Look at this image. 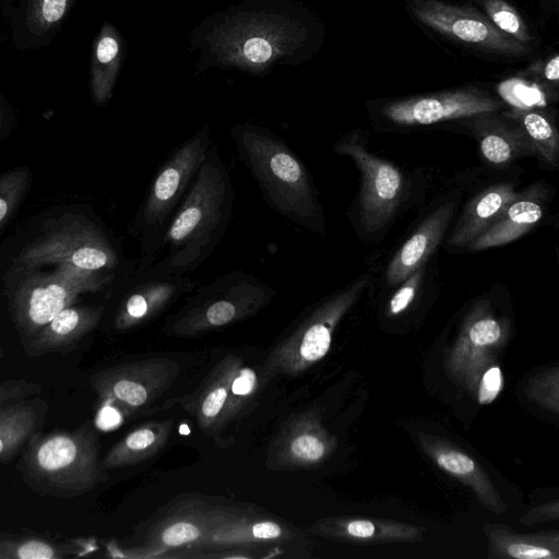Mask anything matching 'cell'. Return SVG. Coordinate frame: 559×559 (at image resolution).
<instances>
[{"instance_id": "cell-4", "label": "cell", "mask_w": 559, "mask_h": 559, "mask_svg": "<svg viewBox=\"0 0 559 559\" xmlns=\"http://www.w3.org/2000/svg\"><path fill=\"white\" fill-rule=\"evenodd\" d=\"M211 144L209 129H201L182 142L152 178L132 224V233L140 243L135 271L147 270L158 259L171 218L190 189Z\"/></svg>"}, {"instance_id": "cell-33", "label": "cell", "mask_w": 559, "mask_h": 559, "mask_svg": "<svg viewBox=\"0 0 559 559\" xmlns=\"http://www.w3.org/2000/svg\"><path fill=\"white\" fill-rule=\"evenodd\" d=\"M423 275L421 267L411 274L404 282L399 290L393 295L390 301V311L393 314L400 313L405 310L412 302L419 282Z\"/></svg>"}, {"instance_id": "cell-35", "label": "cell", "mask_w": 559, "mask_h": 559, "mask_svg": "<svg viewBox=\"0 0 559 559\" xmlns=\"http://www.w3.org/2000/svg\"><path fill=\"white\" fill-rule=\"evenodd\" d=\"M502 386V374L498 367H492L483 377L478 401L480 404L491 403Z\"/></svg>"}, {"instance_id": "cell-13", "label": "cell", "mask_w": 559, "mask_h": 559, "mask_svg": "<svg viewBox=\"0 0 559 559\" xmlns=\"http://www.w3.org/2000/svg\"><path fill=\"white\" fill-rule=\"evenodd\" d=\"M122 284L114 318V326L118 331H127L153 320L195 288V283L186 274L148 270L134 271Z\"/></svg>"}, {"instance_id": "cell-24", "label": "cell", "mask_w": 559, "mask_h": 559, "mask_svg": "<svg viewBox=\"0 0 559 559\" xmlns=\"http://www.w3.org/2000/svg\"><path fill=\"white\" fill-rule=\"evenodd\" d=\"M286 536L284 527L271 520H257L247 522L238 520L235 515H227L221 523L212 528L204 543L235 544L261 540H276Z\"/></svg>"}, {"instance_id": "cell-41", "label": "cell", "mask_w": 559, "mask_h": 559, "mask_svg": "<svg viewBox=\"0 0 559 559\" xmlns=\"http://www.w3.org/2000/svg\"><path fill=\"white\" fill-rule=\"evenodd\" d=\"M105 403H107V405L100 409L99 415H98L99 426L114 427L117 424H119L121 417H120L118 411L114 406H111L110 403H108V402H105Z\"/></svg>"}, {"instance_id": "cell-7", "label": "cell", "mask_w": 559, "mask_h": 559, "mask_svg": "<svg viewBox=\"0 0 559 559\" xmlns=\"http://www.w3.org/2000/svg\"><path fill=\"white\" fill-rule=\"evenodd\" d=\"M115 273L59 264L48 276L24 281L13 300V312L21 333L34 336L57 313L72 306L81 294L94 293L111 284Z\"/></svg>"}, {"instance_id": "cell-31", "label": "cell", "mask_w": 559, "mask_h": 559, "mask_svg": "<svg viewBox=\"0 0 559 559\" xmlns=\"http://www.w3.org/2000/svg\"><path fill=\"white\" fill-rule=\"evenodd\" d=\"M43 386L39 383L20 380L0 381V408L12 402L39 394Z\"/></svg>"}, {"instance_id": "cell-42", "label": "cell", "mask_w": 559, "mask_h": 559, "mask_svg": "<svg viewBox=\"0 0 559 559\" xmlns=\"http://www.w3.org/2000/svg\"><path fill=\"white\" fill-rule=\"evenodd\" d=\"M3 357V350H2V347H1V344H0V359Z\"/></svg>"}, {"instance_id": "cell-25", "label": "cell", "mask_w": 559, "mask_h": 559, "mask_svg": "<svg viewBox=\"0 0 559 559\" xmlns=\"http://www.w3.org/2000/svg\"><path fill=\"white\" fill-rule=\"evenodd\" d=\"M516 121L525 132L530 142L547 163L557 166L559 158V136L554 123L547 115L536 108H512L504 112Z\"/></svg>"}, {"instance_id": "cell-36", "label": "cell", "mask_w": 559, "mask_h": 559, "mask_svg": "<svg viewBox=\"0 0 559 559\" xmlns=\"http://www.w3.org/2000/svg\"><path fill=\"white\" fill-rule=\"evenodd\" d=\"M243 53L253 62H264L272 56V48L265 39L253 37L246 41Z\"/></svg>"}, {"instance_id": "cell-2", "label": "cell", "mask_w": 559, "mask_h": 559, "mask_svg": "<svg viewBox=\"0 0 559 559\" xmlns=\"http://www.w3.org/2000/svg\"><path fill=\"white\" fill-rule=\"evenodd\" d=\"M240 162L270 207L293 224L321 231L323 215L311 176L288 144L266 129L253 126L231 130Z\"/></svg>"}, {"instance_id": "cell-34", "label": "cell", "mask_w": 559, "mask_h": 559, "mask_svg": "<svg viewBox=\"0 0 559 559\" xmlns=\"http://www.w3.org/2000/svg\"><path fill=\"white\" fill-rule=\"evenodd\" d=\"M438 465L455 475H468L475 469V464L467 455L460 452H442L437 455Z\"/></svg>"}, {"instance_id": "cell-21", "label": "cell", "mask_w": 559, "mask_h": 559, "mask_svg": "<svg viewBox=\"0 0 559 559\" xmlns=\"http://www.w3.org/2000/svg\"><path fill=\"white\" fill-rule=\"evenodd\" d=\"M325 453V442L301 417L287 420L278 433L273 451V462L284 467L305 465L319 462Z\"/></svg>"}, {"instance_id": "cell-15", "label": "cell", "mask_w": 559, "mask_h": 559, "mask_svg": "<svg viewBox=\"0 0 559 559\" xmlns=\"http://www.w3.org/2000/svg\"><path fill=\"white\" fill-rule=\"evenodd\" d=\"M103 307H68L57 313L25 345L29 357L69 348L94 330L104 316Z\"/></svg>"}, {"instance_id": "cell-19", "label": "cell", "mask_w": 559, "mask_h": 559, "mask_svg": "<svg viewBox=\"0 0 559 559\" xmlns=\"http://www.w3.org/2000/svg\"><path fill=\"white\" fill-rule=\"evenodd\" d=\"M518 195L510 183L495 185L483 191L467 205L448 243L453 247L469 245Z\"/></svg>"}, {"instance_id": "cell-27", "label": "cell", "mask_w": 559, "mask_h": 559, "mask_svg": "<svg viewBox=\"0 0 559 559\" xmlns=\"http://www.w3.org/2000/svg\"><path fill=\"white\" fill-rule=\"evenodd\" d=\"M76 551L71 544L36 537L0 539V559H60Z\"/></svg>"}, {"instance_id": "cell-32", "label": "cell", "mask_w": 559, "mask_h": 559, "mask_svg": "<svg viewBox=\"0 0 559 559\" xmlns=\"http://www.w3.org/2000/svg\"><path fill=\"white\" fill-rule=\"evenodd\" d=\"M472 343L485 346L496 343L501 336V328L498 321L492 318L475 320L467 331Z\"/></svg>"}, {"instance_id": "cell-30", "label": "cell", "mask_w": 559, "mask_h": 559, "mask_svg": "<svg viewBox=\"0 0 559 559\" xmlns=\"http://www.w3.org/2000/svg\"><path fill=\"white\" fill-rule=\"evenodd\" d=\"M524 76L533 79V82L544 90L557 88L559 81V56L554 52L533 62L524 72Z\"/></svg>"}, {"instance_id": "cell-1", "label": "cell", "mask_w": 559, "mask_h": 559, "mask_svg": "<svg viewBox=\"0 0 559 559\" xmlns=\"http://www.w3.org/2000/svg\"><path fill=\"white\" fill-rule=\"evenodd\" d=\"M233 207V179L218 147L212 142L167 228L160 249L163 257L147 270L187 274L199 269L225 236Z\"/></svg>"}, {"instance_id": "cell-11", "label": "cell", "mask_w": 559, "mask_h": 559, "mask_svg": "<svg viewBox=\"0 0 559 559\" xmlns=\"http://www.w3.org/2000/svg\"><path fill=\"white\" fill-rule=\"evenodd\" d=\"M179 365L168 358H150L102 369L90 378L104 401L128 408L154 402L175 381Z\"/></svg>"}, {"instance_id": "cell-26", "label": "cell", "mask_w": 559, "mask_h": 559, "mask_svg": "<svg viewBox=\"0 0 559 559\" xmlns=\"http://www.w3.org/2000/svg\"><path fill=\"white\" fill-rule=\"evenodd\" d=\"M474 4L501 33L514 40L538 47L537 36L524 16L508 0H467Z\"/></svg>"}, {"instance_id": "cell-28", "label": "cell", "mask_w": 559, "mask_h": 559, "mask_svg": "<svg viewBox=\"0 0 559 559\" xmlns=\"http://www.w3.org/2000/svg\"><path fill=\"white\" fill-rule=\"evenodd\" d=\"M31 174L17 168L0 177V227L10 217L29 183Z\"/></svg>"}, {"instance_id": "cell-3", "label": "cell", "mask_w": 559, "mask_h": 559, "mask_svg": "<svg viewBox=\"0 0 559 559\" xmlns=\"http://www.w3.org/2000/svg\"><path fill=\"white\" fill-rule=\"evenodd\" d=\"M19 469L33 490L60 499L82 496L107 479L91 423L35 436L26 445Z\"/></svg>"}, {"instance_id": "cell-40", "label": "cell", "mask_w": 559, "mask_h": 559, "mask_svg": "<svg viewBox=\"0 0 559 559\" xmlns=\"http://www.w3.org/2000/svg\"><path fill=\"white\" fill-rule=\"evenodd\" d=\"M347 533L359 538H367L374 534V526L365 520L352 521L346 526Z\"/></svg>"}, {"instance_id": "cell-12", "label": "cell", "mask_w": 559, "mask_h": 559, "mask_svg": "<svg viewBox=\"0 0 559 559\" xmlns=\"http://www.w3.org/2000/svg\"><path fill=\"white\" fill-rule=\"evenodd\" d=\"M334 148L349 156L360 171L359 212L364 228L368 233L380 230L402 198L403 175L392 163L372 155L354 139L337 142Z\"/></svg>"}, {"instance_id": "cell-8", "label": "cell", "mask_w": 559, "mask_h": 559, "mask_svg": "<svg viewBox=\"0 0 559 559\" xmlns=\"http://www.w3.org/2000/svg\"><path fill=\"white\" fill-rule=\"evenodd\" d=\"M28 267L47 263L69 264L79 269L112 273L120 254L109 236L83 216L70 217L43 238L27 246L20 255Z\"/></svg>"}, {"instance_id": "cell-6", "label": "cell", "mask_w": 559, "mask_h": 559, "mask_svg": "<svg viewBox=\"0 0 559 559\" xmlns=\"http://www.w3.org/2000/svg\"><path fill=\"white\" fill-rule=\"evenodd\" d=\"M408 16L427 34L469 53L497 62H519L536 48L501 33L471 2L447 0H402Z\"/></svg>"}, {"instance_id": "cell-16", "label": "cell", "mask_w": 559, "mask_h": 559, "mask_svg": "<svg viewBox=\"0 0 559 559\" xmlns=\"http://www.w3.org/2000/svg\"><path fill=\"white\" fill-rule=\"evenodd\" d=\"M486 114L469 118L483 156L491 164H508L521 155L534 154L535 148L520 124L506 116Z\"/></svg>"}, {"instance_id": "cell-39", "label": "cell", "mask_w": 559, "mask_h": 559, "mask_svg": "<svg viewBox=\"0 0 559 559\" xmlns=\"http://www.w3.org/2000/svg\"><path fill=\"white\" fill-rule=\"evenodd\" d=\"M117 52L118 44L114 38L107 36L98 43L96 53L100 62L107 63L111 61L116 57Z\"/></svg>"}, {"instance_id": "cell-22", "label": "cell", "mask_w": 559, "mask_h": 559, "mask_svg": "<svg viewBox=\"0 0 559 559\" xmlns=\"http://www.w3.org/2000/svg\"><path fill=\"white\" fill-rule=\"evenodd\" d=\"M227 514L191 512L177 515L163 523L154 531L151 539L153 550H166L195 542H204L213 527L221 523Z\"/></svg>"}, {"instance_id": "cell-38", "label": "cell", "mask_w": 559, "mask_h": 559, "mask_svg": "<svg viewBox=\"0 0 559 559\" xmlns=\"http://www.w3.org/2000/svg\"><path fill=\"white\" fill-rule=\"evenodd\" d=\"M67 0H44L43 15L48 22H56L64 13Z\"/></svg>"}, {"instance_id": "cell-17", "label": "cell", "mask_w": 559, "mask_h": 559, "mask_svg": "<svg viewBox=\"0 0 559 559\" xmlns=\"http://www.w3.org/2000/svg\"><path fill=\"white\" fill-rule=\"evenodd\" d=\"M47 403L35 396L22 399L0 408V462L11 460L40 433Z\"/></svg>"}, {"instance_id": "cell-20", "label": "cell", "mask_w": 559, "mask_h": 559, "mask_svg": "<svg viewBox=\"0 0 559 559\" xmlns=\"http://www.w3.org/2000/svg\"><path fill=\"white\" fill-rule=\"evenodd\" d=\"M173 420L153 421L131 431L103 457V466L117 468L141 463L158 453L167 442Z\"/></svg>"}, {"instance_id": "cell-37", "label": "cell", "mask_w": 559, "mask_h": 559, "mask_svg": "<svg viewBox=\"0 0 559 559\" xmlns=\"http://www.w3.org/2000/svg\"><path fill=\"white\" fill-rule=\"evenodd\" d=\"M510 556L519 559H539L551 556V552L542 547L526 545V544H512L507 548Z\"/></svg>"}, {"instance_id": "cell-18", "label": "cell", "mask_w": 559, "mask_h": 559, "mask_svg": "<svg viewBox=\"0 0 559 559\" xmlns=\"http://www.w3.org/2000/svg\"><path fill=\"white\" fill-rule=\"evenodd\" d=\"M543 214L542 199L537 193L519 194L468 247L471 250H483L509 243L531 230Z\"/></svg>"}, {"instance_id": "cell-5", "label": "cell", "mask_w": 559, "mask_h": 559, "mask_svg": "<svg viewBox=\"0 0 559 559\" xmlns=\"http://www.w3.org/2000/svg\"><path fill=\"white\" fill-rule=\"evenodd\" d=\"M277 290L254 274L235 270L217 276L168 317L165 331L195 336L248 319L267 307Z\"/></svg>"}, {"instance_id": "cell-14", "label": "cell", "mask_w": 559, "mask_h": 559, "mask_svg": "<svg viewBox=\"0 0 559 559\" xmlns=\"http://www.w3.org/2000/svg\"><path fill=\"white\" fill-rule=\"evenodd\" d=\"M454 211L455 204L448 203L426 217L389 263L386 282L390 286L404 282L421 267L441 241Z\"/></svg>"}, {"instance_id": "cell-29", "label": "cell", "mask_w": 559, "mask_h": 559, "mask_svg": "<svg viewBox=\"0 0 559 559\" xmlns=\"http://www.w3.org/2000/svg\"><path fill=\"white\" fill-rule=\"evenodd\" d=\"M257 373L250 368H238L235 372L227 404L224 408L222 420L230 417L241 406V402L249 397L257 388Z\"/></svg>"}, {"instance_id": "cell-9", "label": "cell", "mask_w": 559, "mask_h": 559, "mask_svg": "<svg viewBox=\"0 0 559 559\" xmlns=\"http://www.w3.org/2000/svg\"><path fill=\"white\" fill-rule=\"evenodd\" d=\"M367 285L360 278L321 301L272 349L265 364L270 374H297L329 350L332 331Z\"/></svg>"}, {"instance_id": "cell-23", "label": "cell", "mask_w": 559, "mask_h": 559, "mask_svg": "<svg viewBox=\"0 0 559 559\" xmlns=\"http://www.w3.org/2000/svg\"><path fill=\"white\" fill-rule=\"evenodd\" d=\"M240 367V360L227 357L215 369L214 376L200 394L194 409L199 426L205 430L222 419L229 396L233 377Z\"/></svg>"}, {"instance_id": "cell-10", "label": "cell", "mask_w": 559, "mask_h": 559, "mask_svg": "<svg viewBox=\"0 0 559 559\" xmlns=\"http://www.w3.org/2000/svg\"><path fill=\"white\" fill-rule=\"evenodd\" d=\"M506 109L500 96L477 86L463 85L439 92L385 100L380 114L399 126H428L448 120L469 119Z\"/></svg>"}]
</instances>
